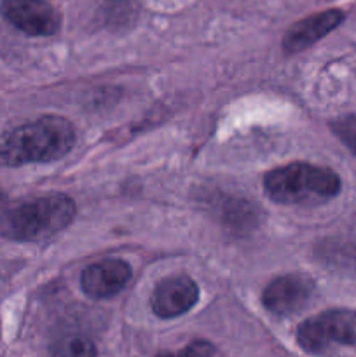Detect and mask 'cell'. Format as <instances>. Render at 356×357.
I'll use <instances>...</instances> for the list:
<instances>
[{
  "label": "cell",
  "instance_id": "30bf717a",
  "mask_svg": "<svg viewBox=\"0 0 356 357\" xmlns=\"http://www.w3.org/2000/svg\"><path fill=\"white\" fill-rule=\"evenodd\" d=\"M51 357H98L93 342L84 335H68L52 347Z\"/></svg>",
  "mask_w": 356,
  "mask_h": 357
},
{
  "label": "cell",
  "instance_id": "9c48e42d",
  "mask_svg": "<svg viewBox=\"0 0 356 357\" xmlns=\"http://www.w3.org/2000/svg\"><path fill=\"white\" fill-rule=\"evenodd\" d=\"M342 21H344V14L337 9L323 10V13L313 14V16L299 21L285 33L283 51L286 54H295V52L311 47L318 40L327 37L332 30H335Z\"/></svg>",
  "mask_w": 356,
  "mask_h": 357
},
{
  "label": "cell",
  "instance_id": "6da1fadb",
  "mask_svg": "<svg viewBox=\"0 0 356 357\" xmlns=\"http://www.w3.org/2000/svg\"><path fill=\"white\" fill-rule=\"evenodd\" d=\"M75 139L72 122L44 115L0 135V166L54 162L73 149Z\"/></svg>",
  "mask_w": 356,
  "mask_h": 357
},
{
  "label": "cell",
  "instance_id": "ba28073f",
  "mask_svg": "<svg viewBox=\"0 0 356 357\" xmlns=\"http://www.w3.org/2000/svg\"><path fill=\"white\" fill-rule=\"evenodd\" d=\"M131 275L133 271L129 264L117 258H110V260L98 261L84 268L80 275V286L89 298L105 300L122 291Z\"/></svg>",
  "mask_w": 356,
  "mask_h": 357
},
{
  "label": "cell",
  "instance_id": "277c9868",
  "mask_svg": "<svg viewBox=\"0 0 356 357\" xmlns=\"http://www.w3.org/2000/svg\"><path fill=\"white\" fill-rule=\"evenodd\" d=\"M297 344L309 354H327L335 347H356V312L332 309L297 328Z\"/></svg>",
  "mask_w": 356,
  "mask_h": 357
},
{
  "label": "cell",
  "instance_id": "3957f363",
  "mask_svg": "<svg viewBox=\"0 0 356 357\" xmlns=\"http://www.w3.org/2000/svg\"><path fill=\"white\" fill-rule=\"evenodd\" d=\"M269 199L285 206H318L337 197L341 178L334 169L309 162L276 167L264 176Z\"/></svg>",
  "mask_w": 356,
  "mask_h": 357
},
{
  "label": "cell",
  "instance_id": "7a4b0ae2",
  "mask_svg": "<svg viewBox=\"0 0 356 357\" xmlns=\"http://www.w3.org/2000/svg\"><path fill=\"white\" fill-rule=\"evenodd\" d=\"M75 215L72 197L51 194L6 209L0 216V234L17 243H38L65 230Z\"/></svg>",
  "mask_w": 356,
  "mask_h": 357
},
{
  "label": "cell",
  "instance_id": "7c38bea8",
  "mask_svg": "<svg viewBox=\"0 0 356 357\" xmlns=\"http://www.w3.org/2000/svg\"><path fill=\"white\" fill-rule=\"evenodd\" d=\"M215 356V345L208 340H195L187 347L178 352H166L157 357H213Z\"/></svg>",
  "mask_w": 356,
  "mask_h": 357
},
{
  "label": "cell",
  "instance_id": "52a82bcc",
  "mask_svg": "<svg viewBox=\"0 0 356 357\" xmlns=\"http://www.w3.org/2000/svg\"><path fill=\"white\" fill-rule=\"evenodd\" d=\"M199 300V288L187 275H171L156 286L150 298L152 312L161 319H173L194 309Z\"/></svg>",
  "mask_w": 356,
  "mask_h": 357
},
{
  "label": "cell",
  "instance_id": "5b68a950",
  "mask_svg": "<svg viewBox=\"0 0 356 357\" xmlns=\"http://www.w3.org/2000/svg\"><path fill=\"white\" fill-rule=\"evenodd\" d=\"M2 14L13 26L31 37H51L59 30V14L45 0H6Z\"/></svg>",
  "mask_w": 356,
  "mask_h": 357
},
{
  "label": "cell",
  "instance_id": "8992f818",
  "mask_svg": "<svg viewBox=\"0 0 356 357\" xmlns=\"http://www.w3.org/2000/svg\"><path fill=\"white\" fill-rule=\"evenodd\" d=\"M313 291L314 282L307 275H279L265 286L262 303L274 316H290L309 302Z\"/></svg>",
  "mask_w": 356,
  "mask_h": 357
},
{
  "label": "cell",
  "instance_id": "8fae6325",
  "mask_svg": "<svg viewBox=\"0 0 356 357\" xmlns=\"http://www.w3.org/2000/svg\"><path fill=\"white\" fill-rule=\"evenodd\" d=\"M330 128L335 132V136L344 143L346 149H349V152L356 157V115L335 119Z\"/></svg>",
  "mask_w": 356,
  "mask_h": 357
}]
</instances>
